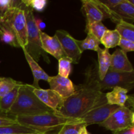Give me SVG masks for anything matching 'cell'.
I'll return each mask as SVG.
<instances>
[{
  "label": "cell",
  "mask_w": 134,
  "mask_h": 134,
  "mask_svg": "<svg viewBox=\"0 0 134 134\" xmlns=\"http://www.w3.org/2000/svg\"><path fill=\"white\" fill-rule=\"evenodd\" d=\"M75 92L64 102L56 111L67 118L81 119L89 111L107 103L103 92L88 88L82 85L75 86Z\"/></svg>",
  "instance_id": "obj_1"
},
{
  "label": "cell",
  "mask_w": 134,
  "mask_h": 134,
  "mask_svg": "<svg viewBox=\"0 0 134 134\" xmlns=\"http://www.w3.org/2000/svg\"><path fill=\"white\" fill-rule=\"evenodd\" d=\"M27 134H45V133H40V132H36V133H27Z\"/></svg>",
  "instance_id": "obj_38"
},
{
  "label": "cell",
  "mask_w": 134,
  "mask_h": 134,
  "mask_svg": "<svg viewBox=\"0 0 134 134\" xmlns=\"http://www.w3.org/2000/svg\"><path fill=\"white\" fill-rule=\"evenodd\" d=\"M47 82L49 84L51 90L58 93L64 100L69 98L75 92L73 82L69 78H65L57 75L50 77Z\"/></svg>",
  "instance_id": "obj_12"
},
{
  "label": "cell",
  "mask_w": 134,
  "mask_h": 134,
  "mask_svg": "<svg viewBox=\"0 0 134 134\" xmlns=\"http://www.w3.org/2000/svg\"><path fill=\"white\" fill-rule=\"evenodd\" d=\"M72 68V61L68 57L60 58L58 60V74L60 76L68 78Z\"/></svg>",
  "instance_id": "obj_27"
},
{
  "label": "cell",
  "mask_w": 134,
  "mask_h": 134,
  "mask_svg": "<svg viewBox=\"0 0 134 134\" xmlns=\"http://www.w3.org/2000/svg\"><path fill=\"white\" fill-rule=\"evenodd\" d=\"M32 91L40 101L55 112L64 103V99L58 93L51 89L35 88L32 86Z\"/></svg>",
  "instance_id": "obj_13"
},
{
  "label": "cell",
  "mask_w": 134,
  "mask_h": 134,
  "mask_svg": "<svg viewBox=\"0 0 134 134\" xmlns=\"http://www.w3.org/2000/svg\"><path fill=\"white\" fill-rule=\"evenodd\" d=\"M42 48L47 54H50L59 60L67 57L61 44L56 36L51 37L43 31H39Z\"/></svg>",
  "instance_id": "obj_14"
},
{
  "label": "cell",
  "mask_w": 134,
  "mask_h": 134,
  "mask_svg": "<svg viewBox=\"0 0 134 134\" xmlns=\"http://www.w3.org/2000/svg\"><path fill=\"white\" fill-rule=\"evenodd\" d=\"M115 132L116 134H134V126L129 127Z\"/></svg>",
  "instance_id": "obj_34"
},
{
  "label": "cell",
  "mask_w": 134,
  "mask_h": 134,
  "mask_svg": "<svg viewBox=\"0 0 134 134\" xmlns=\"http://www.w3.org/2000/svg\"><path fill=\"white\" fill-rule=\"evenodd\" d=\"M98 59V75L99 80H103L109 69L111 65V54L109 52L108 49H102L100 47L97 50Z\"/></svg>",
  "instance_id": "obj_18"
},
{
  "label": "cell",
  "mask_w": 134,
  "mask_h": 134,
  "mask_svg": "<svg viewBox=\"0 0 134 134\" xmlns=\"http://www.w3.org/2000/svg\"><path fill=\"white\" fill-rule=\"evenodd\" d=\"M50 112L55 111L44 105L34 94L31 85L22 82L20 86L16 99L7 115L16 118Z\"/></svg>",
  "instance_id": "obj_3"
},
{
  "label": "cell",
  "mask_w": 134,
  "mask_h": 134,
  "mask_svg": "<svg viewBox=\"0 0 134 134\" xmlns=\"http://www.w3.org/2000/svg\"><path fill=\"white\" fill-rule=\"evenodd\" d=\"M128 91L126 88L115 86L113 90L105 94L106 99L108 104L115 105L119 107H124L128 99Z\"/></svg>",
  "instance_id": "obj_17"
},
{
  "label": "cell",
  "mask_w": 134,
  "mask_h": 134,
  "mask_svg": "<svg viewBox=\"0 0 134 134\" xmlns=\"http://www.w3.org/2000/svg\"><path fill=\"white\" fill-rule=\"evenodd\" d=\"M99 125L113 132L133 126V111L125 106L119 107L107 120Z\"/></svg>",
  "instance_id": "obj_7"
},
{
  "label": "cell",
  "mask_w": 134,
  "mask_h": 134,
  "mask_svg": "<svg viewBox=\"0 0 134 134\" xmlns=\"http://www.w3.org/2000/svg\"><path fill=\"white\" fill-rule=\"evenodd\" d=\"M79 120V119L64 117L56 112L44 113L37 115L16 117V120L18 124L43 133H47L50 131L55 130H60L65 124Z\"/></svg>",
  "instance_id": "obj_4"
},
{
  "label": "cell",
  "mask_w": 134,
  "mask_h": 134,
  "mask_svg": "<svg viewBox=\"0 0 134 134\" xmlns=\"http://www.w3.org/2000/svg\"><path fill=\"white\" fill-rule=\"evenodd\" d=\"M22 82H18L10 77H0V98L4 96Z\"/></svg>",
  "instance_id": "obj_24"
},
{
  "label": "cell",
  "mask_w": 134,
  "mask_h": 134,
  "mask_svg": "<svg viewBox=\"0 0 134 134\" xmlns=\"http://www.w3.org/2000/svg\"><path fill=\"white\" fill-rule=\"evenodd\" d=\"M120 39L121 37L116 30L107 29L101 38L100 43L105 47L106 49L109 50V48H115L116 46H119Z\"/></svg>",
  "instance_id": "obj_20"
},
{
  "label": "cell",
  "mask_w": 134,
  "mask_h": 134,
  "mask_svg": "<svg viewBox=\"0 0 134 134\" xmlns=\"http://www.w3.org/2000/svg\"><path fill=\"white\" fill-rule=\"evenodd\" d=\"M119 107H120L106 103L89 111L81 119L86 126L94 124H100L107 120Z\"/></svg>",
  "instance_id": "obj_10"
},
{
  "label": "cell",
  "mask_w": 134,
  "mask_h": 134,
  "mask_svg": "<svg viewBox=\"0 0 134 134\" xmlns=\"http://www.w3.org/2000/svg\"><path fill=\"white\" fill-rule=\"evenodd\" d=\"M45 134H47V133H45Z\"/></svg>",
  "instance_id": "obj_40"
},
{
  "label": "cell",
  "mask_w": 134,
  "mask_h": 134,
  "mask_svg": "<svg viewBox=\"0 0 134 134\" xmlns=\"http://www.w3.org/2000/svg\"><path fill=\"white\" fill-rule=\"evenodd\" d=\"M109 18L117 24L122 20L133 24L134 21V5L128 2V0H122L120 3L111 9H108Z\"/></svg>",
  "instance_id": "obj_11"
},
{
  "label": "cell",
  "mask_w": 134,
  "mask_h": 134,
  "mask_svg": "<svg viewBox=\"0 0 134 134\" xmlns=\"http://www.w3.org/2000/svg\"><path fill=\"white\" fill-rule=\"evenodd\" d=\"M86 125L79 119L73 122L68 123L63 126L57 134H79L80 130Z\"/></svg>",
  "instance_id": "obj_25"
},
{
  "label": "cell",
  "mask_w": 134,
  "mask_h": 134,
  "mask_svg": "<svg viewBox=\"0 0 134 134\" xmlns=\"http://www.w3.org/2000/svg\"><path fill=\"white\" fill-rule=\"evenodd\" d=\"M128 2L134 5V0H128Z\"/></svg>",
  "instance_id": "obj_37"
},
{
  "label": "cell",
  "mask_w": 134,
  "mask_h": 134,
  "mask_svg": "<svg viewBox=\"0 0 134 134\" xmlns=\"http://www.w3.org/2000/svg\"><path fill=\"white\" fill-rule=\"evenodd\" d=\"M113 134H116V133H115V132H113Z\"/></svg>",
  "instance_id": "obj_39"
},
{
  "label": "cell",
  "mask_w": 134,
  "mask_h": 134,
  "mask_svg": "<svg viewBox=\"0 0 134 134\" xmlns=\"http://www.w3.org/2000/svg\"><path fill=\"white\" fill-rule=\"evenodd\" d=\"M36 132H37L20 124L0 126V134H27Z\"/></svg>",
  "instance_id": "obj_23"
},
{
  "label": "cell",
  "mask_w": 134,
  "mask_h": 134,
  "mask_svg": "<svg viewBox=\"0 0 134 134\" xmlns=\"http://www.w3.org/2000/svg\"><path fill=\"white\" fill-rule=\"evenodd\" d=\"M20 85L16 86L13 90L5 94L4 96L0 98V112L5 114H7L9 112L18 96Z\"/></svg>",
  "instance_id": "obj_19"
},
{
  "label": "cell",
  "mask_w": 134,
  "mask_h": 134,
  "mask_svg": "<svg viewBox=\"0 0 134 134\" xmlns=\"http://www.w3.org/2000/svg\"><path fill=\"white\" fill-rule=\"evenodd\" d=\"M0 39L3 43L9 44L13 47L20 48L16 38L9 30L3 28H0Z\"/></svg>",
  "instance_id": "obj_28"
},
{
  "label": "cell",
  "mask_w": 134,
  "mask_h": 134,
  "mask_svg": "<svg viewBox=\"0 0 134 134\" xmlns=\"http://www.w3.org/2000/svg\"><path fill=\"white\" fill-rule=\"evenodd\" d=\"M35 23H36L37 27V28L39 29V30L40 31H42L43 29L45 28V23L43 20H41L37 19V18H35Z\"/></svg>",
  "instance_id": "obj_35"
},
{
  "label": "cell",
  "mask_w": 134,
  "mask_h": 134,
  "mask_svg": "<svg viewBox=\"0 0 134 134\" xmlns=\"http://www.w3.org/2000/svg\"><path fill=\"white\" fill-rule=\"evenodd\" d=\"M22 4L26 20L27 41V45L24 48L37 62L40 60L41 57H43L44 61L50 64V60L47 53L42 48L39 35L40 31L37 28L35 23V17L34 14V10L29 7L26 6L23 3Z\"/></svg>",
  "instance_id": "obj_6"
},
{
  "label": "cell",
  "mask_w": 134,
  "mask_h": 134,
  "mask_svg": "<svg viewBox=\"0 0 134 134\" xmlns=\"http://www.w3.org/2000/svg\"><path fill=\"white\" fill-rule=\"evenodd\" d=\"M100 1L107 9H111L115 7L116 5L120 3L122 1V0H105V1Z\"/></svg>",
  "instance_id": "obj_33"
},
{
  "label": "cell",
  "mask_w": 134,
  "mask_h": 134,
  "mask_svg": "<svg viewBox=\"0 0 134 134\" xmlns=\"http://www.w3.org/2000/svg\"><path fill=\"white\" fill-rule=\"evenodd\" d=\"M86 126L82 127L81 130H80L79 132V134H90V133L88 132V131L87 130V128H86Z\"/></svg>",
  "instance_id": "obj_36"
},
{
  "label": "cell",
  "mask_w": 134,
  "mask_h": 134,
  "mask_svg": "<svg viewBox=\"0 0 134 134\" xmlns=\"http://www.w3.org/2000/svg\"><path fill=\"white\" fill-rule=\"evenodd\" d=\"M85 81L83 86L98 91H104L120 86L128 91L133 89L134 86V72L119 73L109 69L103 80H99L98 75L97 64L88 67L85 73Z\"/></svg>",
  "instance_id": "obj_2"
},
{
  "label": "cell",
  "mask_w": 134,
  "mask_h": 134,
  "mask_svg": "<svg viewBox=\"0 0 134 134\" xmlns=\"http://www.w3.org/2000/svg\"><path fill=\"white\" fill-rule=\"evenodd\" d=\"M22 50L24 51L25 58H26V60H27V63H28L29 66H30L31 72H32L33 75H34V83H33L31 86L35 88H40L39 86V81H41V80L48 81L50 76H48V74L41 68L40 65H39L37 62H35L27 54V52H26L24 48H23Z\"/></svg>",
  "instance_id": "obj_16"
},
{
  "label": "cell",
  "mask_w": 134,
  "mask_h": 134,
  "mask_svg": "<svg viewBox=\"0 0 134 134\" xmlns=\"http://www.w3.org/2000/svg\"><path fill=\"white\" fill-rule=\"evenodd\" d=\"M107 28L102 22H96L86 26V33H90L100 41Z\"/></svg>",
  "instance_id": "obj_26"
},
{
  "label": "cell",
  "mask_w": 134,
  "mask_h": 134,
  "mask_svg": "<svg viewBox=\"0 0 134 134\" xmlns=\"http://www.w3.org/2000/svg\"><path fill=\"white\" fill-rule=\"evenodd\" d=\"M15 0H0V22Z\"/></svg>",
  "instance_id": "obj_31"
},
{
  "label": "cell",
  "mask_w": 134,
  "mask_h": 134,
  "mask_svg": "<svg viewBox=\"0 0 134 134\" xmlns=\"http://www.w3.org/2000/svg\"><path fill=\"white\" fill-rule=\"evenodd\" d=\"M109 70L119 73L134 72L133 65L128 60L126 53L120 48H117L113 54H111Z\"/></svg>",
  "instance_id": "obj_15"
},
{
  "label": "cell",
  "mask_w": 134,
  "mask_h": 134,
  "mask_svg": "<svg viewBox=\"0 0 134 134\" xmlns=\"http://www.w3.org/2000/svg\"><path fill=\"white\" fill-rule=\"evenodd\" d=\"M76 43L82 52L86 50L97 51L99 47V44H101L100 41L90 33H87V36L84 40L80 41L76 39Z\"/></svg>",
  "instance_id": "obj_21"
},
{
  "label": "cell",
  "mask_w": 134,
  "mask_h": 134,
  "mask_svg": "<svg viewBox=\"0 0 134 134\" xmlns=\"http://www.w3.org/2000/svg\"><path fill=\"white\" fill-rule=\"evenodd\" d=\"M81 2L82 11L86 18V26L109 18L108 9L101 3L100 0H82Z\"/></svg>",
  "instance_id": "obj_8"
},
{
  "label": "cell",
  "mask_w": 134,
  "mask_h": 134,
  "mask_svg": "<svg viewBox=\"0 0 134 134\" xmlns=\"http://www.w3.org/2000/svg\"><path fill=\"white\" fill-rule=\"evenodd\" d=\"M18 124L16 120V118L10 116L7 114L0 112V126L12 125V124Z\"/></svg>",
  "instance_id": "obj_30"
},
{
  "label": "cell",
  "mask_w": 134,
  "mask_h": 134,
  "mask_svg": "<svg viewBox=\"0 0 134 134\" xmlns=\"http://www.w3.org/2000/svg\"><path fill=\"white\" fill-rule=\"evenodd\" d=\"M119 46L120 47V49L126 53L128 52H133L134 51V42L127 39L121 38L119 43Z\"/></svg>",
  "instance_id": "obj_32"
},
{
  "label": "cell",
  "mask_w": 134,
  "mask_h": 134,
  "mask_svg": "<svg viewBox=\"0 0 134 134\" xmlns=\"http://www.w3.org/2000/svg\"><path fill=\"white\" fill-rule=\"evenodd\" d=\"M115 30L117 31L122 39L134 42L133 24L121 20L116 24Z\"/></svg>",
  "instance_id": "obj_22"
},
{
  "label": "cell",
  "mask_w": 134,
  "mask_h": 134,
  "mask_svg": "<svg viewBox=\"0 0 134 134\" xmlns=\"http://www.w3.org/2000/svg\"><path fill=\"white\" fill-rule=\"evenodd\" d=\"M0 28L9 30L16 38L20 48L27 45V27L23 4L21 1H14L0 22Z\"/></svg>",
  "instance_id": "obj_5"
},
{
  "label": "cell",
  "mask_w": 134,
  "mask_h": 134,
  "mask_svg": "<svg viewBox=\"0 0 134 134\" xmlns=\"http://www.w3.org/2000/svg\"><path fill=\"white\" fill-rule=\"evenodd\" d=\"M22 3L26 6L31 8L33 10L43 12L47 5V0H22Z\"/></svg>",
  "instance_id": "obj_29"
},
{
  "label": "cell",
  "mask_w": 134,
  "mask_h": 134,
  "mask_svg": "<svg viewBox=\"0 0 134 134\" xmlns=\"http://www.w3.org/2000/svg\"><path fill=\"white\" fill-rule=\"evenodd\" d=\"M55 36L60 41L67 57L69 58L73 64H79L82 52L76 43V39L68 31L63 30H57Z\"/></svg>",
  "instance_id": "obj_9"
}]
</instances>
